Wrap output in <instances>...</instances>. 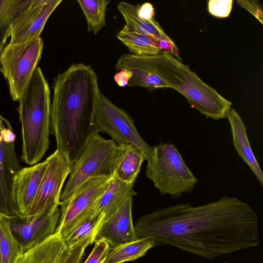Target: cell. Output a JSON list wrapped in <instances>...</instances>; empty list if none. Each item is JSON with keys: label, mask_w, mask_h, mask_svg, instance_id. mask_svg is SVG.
Returning a JSON list of instances; mask_svg holds the SVG:
<instances>
[{"label": "cell", "mask_w": 263, "mask_h": 263, "mask_svg": "<svg viewBox=\"0 0 263 263\" xmlns=\"http://www.w3.org/2000/svg\"><path fill=\"white\" fill-rule=\"evenodd\" d=\"M137 10L139 15L145 20L154 18L155 15L154 8L152 4L145 3L142 5L137 4Z\"/></svg>", "instance_id": "obj_31"}, {"label": "cell", "mask_w": 263, "mask_h": 263, "mask_svg": "<svg viewBox=\"0 0 263 263\" xmlns=\"http://www.w3.org/2000/svg\"><path fill=\"white\" fill-rule=\"evenodd\" d=\"M111 178L98 177L90 179L66 199L61 201L60 216L56 232L60 233L91 206L105 190Z\"/></svg>", "instance_id": "obj_13"}, {"label": "cell", "mask_w": 263, "mask_h": 263, "mask_svg": "<svg viewBox=\"0 0 263 263\" xmlns=\"http://www.w3.org/2000/svg\"><path fill=\"white\" fill-rule=\"evenodd\" d=\"M93 248L84 263H104L110 251L109 243L104 240L94 241Z\"/></svg>", "instance_id": "obj_28"}, {"label": "cell", "mask_w": 263, "mask_h": 263, "mask_svg": "<svg viewBox=\"0 0 263 263\" xmlns=\"http://www.w3.org/2000/svg\"><path fill=\"white\" fill-rule=\"evenodd\" d=\"M104 220V216L91 205L59 233L68 248L87 238L94 241L97 232Z\"/></svg>", "instance_id": "obj_18"}, {"label": "cell", "mask_w": 263, "mask_h": 263, "mask_svg": "<svg viewBox=\"0 0 263 263\" xmlns=\"http://www.w3.org/2000/svg\"><path fill=\"white\" fill-rule=\"evenodd\" d=\"M134 228L140 238L154 239L155 247L172 246L209 259L260 243L256 213L228 196L197 206L187 202L160 208L139 218Z\"/></svg>", "instance_id": "obj_1"}, {"label": "cell", "mask_w": 263, "mask_h": 263, "mask_svg": "<svg viewBox=\"0 0 263 263\" xmlns=\"http://www.w3.org/2000/svg\"><path fill=\"white\" fill-rule=\"evenodd\" d=\"M226 117L231 126L233 143L237 154L249 166L262 186L263 173L252 151L247 134V128L242 118L232 107L227 111Z\"/></svg>", "instance_id": "obj_17"}, {"label": "cell", "mask_w": 263, "mask_h": 263, "mask_svg": "<svg viewBox=\"0 0 263 263\" xmlns=\"http://www.w3.org/2000/svg\"><path fill=\"white\" fill-rule=\"evenodd\" d=\"M117 37L128 48L130 53L155 55L160 53H167L181 60L174 42L159 40L150 36L132 32L124 27L118 32Z\"/></svg>", "instance_id": "obj_16"}, {"label": "cell", "mask_w": 263, "mask_h": 263, "mask_svg": "<svg viewBox=\"0 0 263 263\" xmlns=\"http://www.w3.org/2000/svg\"><path fill=\"white\" fill-rule=\"evenodd\" d=\"M94 123L97 133L109 135L118 145L134 144L143 152L147 161L150 159L152 147L139 135L132 119L100 90L96 102Z\"/></svg>", "instance_id": "obj_8"}, {"label": "cell", "mask_w": 263, "mask_h": 263, "mask_svg": "<svg viewBox=\"0 0 263 263\" xmlns=\"http://www.w3.org/2000/svg\"><path fill=\"white\" fill-rule=\"evenodd\" d=\"M145 175L162 195L173 199L192 193L198 181L178 149L169 143L152 147Z\"/></svg>", "instance_id": "obj_5"}, {"label": "cell", "mask_w": 263, "mask_h": 263, "mask_svg": "<svg viewBox=\"0 0 263 263\" xmlns=\"http://www.w3.org/2000/svg\"><path fill=\"white\" fill-rule=\"evenodd\" d=\"M68 251L61 234L55 232L44 241L23 253L16 263H61Z\"/></svg>", "instance_id": "obj_19"}, {"label": "cell", "mask_w": 263, "mask_h": 263, "mask_svg": "<svg viewBox=\"0 0 263 263\" xmlns=\"http://www.w3.org/2000/svg\"><path fill=\"white\" fill-rule=\"evenodd\" d=\"M117 8L125 21L124 27L127 30L159 40L174 42L154 18L145 20L139 15L137 5L120 2L118 4Z\"/></svg>", "instance_id": "obj_22"}, {"label": "cell", "mask_w": 263, "mask_h": 263, "mask_svg": "<svg viewBox=\"0 0 263 263\" xmlns=\"http://www.w3.org/2000/svg\"><path fill=\"white\" fill-rule=\"evenodd\" d=\"M155 247V242L150 237H141L137 240L110 248L104 263H123L135 260L145 255Z\"/></svg>", "instance_id": "obj_23"}, {"label": "cell", "mask_w": 263, "mask_h": 263, "mask_svg": "<svg viewBox=\"0 0 263 263\" xmlns=\"http://www.w3.org/2000/svg\"><path fill=\"white\" fill-rule=\"evenodd\" d=\"M233 0H210L208 3L209 13L217 17H228L232 8Z\"/></svg>", "instance_id": "obj_29"}, {"label": "cell", "mask_w": 263, "mask_h": 263, "mask_svg": "<svg viewBox=\"0 0 263 263\" xmlns=\"http://www.w3.org/2000/svg\"><path fill=\"white\" fill-rule=\"evenodd\" d=\"M15 135L9 121L0 114V214L18 216L11 189L15 174L22 169L15 147Z\"/></svg>", "instance_id": "obj_10"}, {"label": "cell", "mask_w": 263, "mask_h": 263, "mask_svg": "<svg viewBox=\"0 0 263 263\" xmlns=\"http://www.w3.org/2000/svg\"><path fill=\"white\" fill-rule=\"evenodd\" d=\"M47 162L37 163L22 168L14 176L11 195L18 216H25L38 191Z\"/></svg>", "instance_id": "obj_15"}, {"label": "cell", "mask_w": 263, "mask_h": 263, "mask_svg": "<svg viewBox=\"0 0 263 263\" xmlns=\"http://www.w3.org/2000/svg\"><path fill=\"white\" fill-rule=\"evenodd\" d=\"M92 242L93 240L92 239L87 238L68 248L67 253L61 263H80L86 248Z\"/></svg>", "instance_id": "obj_27"}, {"label": "cell", "mask_w": 263, "mask_h": 263, "mask_svg": "<svg viewBox=\"0 0 263 263\" xmlns=\"http://www.w3.org/2000/svg\"><path fill=\"white\" fill-rule=\"evenodd\" d=\"M132 77L130 72L125 70L120 71L114 77L116 82L121 87H124L127 85L129 79Z\"/></svg>", "instance_id": "obj_32"}, {"label": "cell", "mask_w": 263, "mask_h": 263, "mask_svg": "<svg viewBox=\"0 0 263 263\" xmlns=\"http://www.w3.org/2000/svg\"><path fill=\"white\" fill-rule=\"evenodd\" d=\"M133 187L134 184L112 177L105 190L92 206L102 214L105 219L116 212L127 199L137 194Z\"/></svg>", "instance_id": "obj_20"}, {"label": "cell", "mask_w": 263, "mask_h": 263, "mask_svg": "<svg viewBox=\"0 0 263 263\" xmlns=\"http://www.w3.org/2000/svg\"><path fill=\"white\" fill-rule=\"evenodd\" d=\"M118 154V145L112 139H105L99 133L88 141L81 154L70 167L69 177L62 191L60 201L69 197L88 180L113 177Z\"/></svg>", "instance_id": "obj_6"}, {"label": "cell", "mask_w": 263, "mask_h": 263, "mask_svg": "<svg viewBox=\"0 0 263 263\" xmlns=\"http://www.w3.org/2000/svg\"><path fill=\"white\" fill-rule=\"evenodd\" d=\"M22 253L7 218L0 214V263H16Z\"/></svg>", "instance_id": "obj_25"}, {"label": "cell", "mask_w": 263, "mask_h": 263, "mask_svg": "<svg viewBox=\"0 0 263 263\" xmlns=\"http://www.w3.org/2000/svg\"><path fill=\"white\" fill-rule=\"evenodd\" d=\"M118 145V154L112 177L124 182L134 184L146 160L143 152L130 143Z\"/></svg>", "instance_id": "obj_21"}, {"label": "cell", "mask_w": 263, "mask_h": 263, "mask_svg": "<svg viewBox=\"0 0 263 263\" xmlns=\"http://www.w3.org/2000/svg\"><path fill=\"white\" fill-rule=\"evenodd\" d=\"M51 133L70 166L96 132L94 116L99 88L90 65H71L54 79Z\"/></svg>", "instance_id": "obj_2"}, {"label": "cell", "mask_w": 263, "mask_h": 263, "mask_svg": "<svg viewBox=\"0 0 263 263\" xmlns=\"http://www.w3.org/2000/svg\"><path fill=\"white\" fill-rule=\"evenodd\" d=\"M236 3L251 13L261 24H263L262 8L258 1L237 0Z\"/></svg>", "instance_id": "obj_30"}, {"label": "cell", "mask_w": 263, "mask_h": 263, "mask_svg": "<svg viewBox=\"0 0 263 263\" xmlns=\"http://www.w3.org/2000/svg\"><path fill=\"white\" fill-rule=\"evenodd\" d=\"M43 41L40 36L16 44H8L0 53V71L10 95L16 101L28 85L41 58Z\"/></svg>", "instance_id": "obj_7"}, {"label": "cell", "mask_w": 263, "mask_h": 263, "mask_svg": "<svg viewBox=\"0 0 263 263\" xmlns=\"http://www.w3.org/2000/svg\"><path fill=\"white\" fill-rule=\"evenodd\" d=\"M61 2L31 0L12 24L9 44H20L40 37L49 17Z\"/></svg>", "instance_id": "obj_12"}, {"label": "cell", "mask_w": 263, "mask_h": 263, "mask_svg": "<svg viewBox=\"0 0 263 263\" xmlns=\"http://www.w3.org/2000/svg\"><path fill=\"white\" fill-rule=\"evenodd\" d=\"M60 216V209L57 207L32 217L5 216L24 253L56 232Z\"/></svg>", "instance_id": "obj_11"}, {"label": "cell", "mask_w": 263, "mask_h": 263, "mask_svg": "<svg viewBox=\"0 0 263 263\" xmlns=\"http://www.w3.org/2000/svg\"><path fill=\"white\" fill-rule=\"evenodd\" d=\"M132 203L133 197H130L116 212L103 221L95 235L94 241L104 240L112 248L140 238L136 233L133 223Z\"/></svg>", "instance_id": "obj_14"}, {"label": "cell", "mask_w": 263, "mask_h": 263, "mask_svg": "<svg viewBox=\"0 0 263 263\" xmlns=\"http://www.w3.org/2000/svg\"><path fill=\"white\" fill-rule=\"evenodd\" d=\"M31 0H0V52L10 37L12 24Z\"/></svg>", "instance_id": "obj_24"}, {"label": "cell", "mask_w": 263, "mask_h": 263, "mask_svg": "<svg viewBox=\"0 0 263 263\" xmlns=\"http://www.w3.org/2000/svg\"><path fill=\"white\" fill-rule=\"evenodd\" d=\"M46 160V167L38 191L26 217H32L60 205L62 188L71 166L65 155L57 149Z\"/></svg>", "instance_id": "obj_9"}, {"label": "cell", "mask_w": 263, "mask_h": 263, "mask_svg": "<svg viewBox=\"0 0 263 263\" xmlns=\"http://www.w3.org/2000/svg\"><path fill=\"white\" fill-rule=\"evenodd\" d=\"M158 76L167 88L182 95L191 106L206 118L217 120L226 117L232 102L204 83L189 67L172 54L153 55Z\"/></svg>", "instance_id": "obj_4"}, {"label": "cell", "mask_w": 263, "mask_h": 263, "mask_svg": "<svg viewBox=\"0 0 263 263\" xmlns=\"http://www.w3.org/2000/svg\"><path fill=\"white\" fill-rule=\"evenodd\" d=\"M85 16L88 32L96 34L106 25L107 0H77Z\"/></svg>", "instance_id": "obj_26"}, {"label": "cell", "mask_w": 263, "mask_h": 263, "mask_svg": "<svg viewBox=\"0 0 263 263\" xmlns=\"http://www.w3.org/2000/svg\"><path fill=\"white\" fill-rule=\"evenodd\" d=\"M22 135V159L33 165L41 160L49 145L51 124L50 90L37 67L18 100Z\"/></svg>", "instance_id": "obj_3"}]
</instances>
